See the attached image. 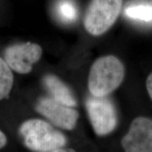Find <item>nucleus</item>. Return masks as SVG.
<instances>
[{
  "mask_svg": "<svg viewBox=\"0 0 152 152\" xmlns=\"http://www.w3.org/2000/svg\"><path fill=\"white\" fill-rule=\"evenodd\" d=\"M19 131L23 137L26 146L32 151H74L72 149H63L66 144V137L42 120L31 119L26 121L20 127Z\"/></svg>",
  "mask_w": 152,
  "mask_h": 152,
  "instance_id": "1",
  "label": "nucleus"
},
{
  "mask_svg": "<svg viewBox=\"0 0 152 152\" xmlns=\"http://www.w3.org/2000/svg\"><path fill=\"white\" fill-rule=\"evenodd\" d=\"M124 75V66L118 58L111 55L101 57L91 67L89 90L93 96H106L120 86Z\"/></svg>",
  "mask_w": 152,
  "mask_h": 152,
  "instance_id": "2",
  "label": "nucleus"
},
{
  "mask_svg": "<svg viewBox=\"0 0 152 152\" xmlns=\"http://www.w3.org/2000/svg\"><path fill=\"white\" fill-rule=\"evenodd\" d=\"M123 0H91L84 18V26L94 36L106 33L114 24L122 8Z\"/></svg>",
  "mask_w": 152,
  "mask_h": 152,
  "instance_id": "3",
  "label": "nucleus"
},
{
  "mask_svg": "<svg viewBox=\"0 0 152 152\" xmlns=\"http://www.w3.org/2000/svg\"><path fill=\"white\" fill-rule=\"evenodd\" d=\"M90 122L97 135L109 134L115 128L117 113L112 102L105 96H90L86 102Z\"/></svg>",
  "mask_w": 152,
  "mask_h": 152,
  "instance_id": "4",
  "label": "nucleus"
},
{
  "mask_svg": "<svg viewBox=\"0 0 152 152\" xmlns=\"http://www.w3.org/2000/svg\"><path fill=\"white\" fill-rule=\"evenodd\" d=\"M42 49L35 43L11 45L4 51V60L11 69L20 74L29 73L33 65L41 58Z\"/></svg>",
  "mask_w": 152,
  "mask_h": 152,
  "instance_id": "5",
  "label": "nucleus"
},
{
  "mask_svg": "<svg viewBox=\"0 0 152 152\" xmlns=\"http://www.w3.org/2000/svg\"><path fill=\"white\" fill-rule=\"evenodd\" d=\"M36 109L55 125L64 130H73L78 118L77 111L52 97H43L39 99Z\"/></svg>",
  "mask_w": 152,
  "mask_h": 152,
  "instance_id": "6",
  "label": "nucleus"
},
{
  "mask_svg": "<svg viewBox=\"0 0 152 152\" xmlns=\"http://www.w3.org/2000/svg\"><path fill=\"white\" fill-rule=\"evenodd\" d=\"M122 146L128 152H152V121L138 117L132 121Z\"/></svg>",
  "mask_w": 152,
  "mask_h": 152,
  "instance_id": "7",
  "label": "nucleus"
},
{
  "mask_svg": "<svg viewBox=\"0 0 152 152\" xmlns=\"http://www.w3.org/2000/svg\"><path fill=\"white\" fill-rule=\"evenodd\" d=\"M43 83L54 99L70 107L76 106L77 102L71 90L56 75H45Z\"/></svg>",
  "mask_w": 152,
  "mask_h": 152,
  "instance_id": "8",
  "label": "nucleus"
},
{
  "mask_svg": "<svg viewBox=\"0 0 152 152\" xmlns=\"http://www.w3.org/2000/svg\"><path fill=\"white\" fill-rule=\"evenodd\" d=\"M58 18L65 23H72L78 17V10L75 3L72 0H59L56 7Z\"/></svg>",
  "mask_w": 152,
  "mask_h": 152,
  "instance_id": "9",
  "label": "nucleus"
},
{
  "mask_svg": "<svg viewBox=\"0 0 152 152\" xmlns=\"http://www.w3.org/2000/svg\"><path fill=\"white\" fill-rule=\"evenodd\" d=\"M11 68L0 57V100L8 98L14 84V75Z\"/></svg>",
  "mask_w": 152,
  "mask_h": 152,
  "instance_id": "10",
  "label": "nucleus"
},
{
  "mask_svg": "<svg viewBox=\"0 0 152 152\" xmlns=\"http://www.w3.org/2000/svg\"><path fill=\"white\" fill-rule=\"evenodd\" d=\"M125 14L128 18L144 21L152 20V7L149 5H138L128 7Z\"/></svg>",
  "mask_w": 152,
  "mask_h": 152,
  "instance_id": "11",
  "label": "nucleus"
},
{
  "mask_svg": "<svg viewBox=\"0 0 152 152\" xmlns=\"http://www.w3.org/2000/svg\"><path fill=\"white\" fill-rule=\"evenodd\" d=\"M147 89L152 100V73L148 76L147 79Z\"/></svg>",
  "mask_w": 152,
  "mask_h": 152,
  "instance_id": "12",
  "label": "nucleus"
},
{
  "mask_svg": "<svg viewBox=\"0 0 152 152\" xmlns=\"http://www.w3.org/2000/svg\"><path fill=\"white\" fill-rule=\"evenodd\" d=\"M7 143V137L4 134V133L0 130V149L5 147V145Z\"/></svg>",
  "mask_w": 152,
  "mask_h": 152,
  "instance_id": "13",
  "label": "nucleus"
}]
</instances>
